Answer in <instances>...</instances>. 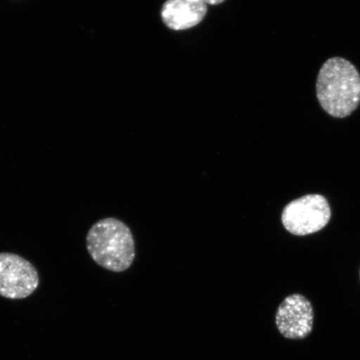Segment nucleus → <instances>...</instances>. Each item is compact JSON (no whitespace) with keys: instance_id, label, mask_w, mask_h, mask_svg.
I'll return each instance as SVG.
<instances>
[{"instance_id":"obj_4","label":"nucleus","mask_w":360,"mask_h":360,"mask_svg":"<svg viewBox=\"0 0 360 360\" xmlns=\"http://www.w3.org/2000/svg\"><path fill=\"white\" fill-rule=\"evenodd\" d=\"M39 285V273L29 260L16 254L0 253V296L25 299Z\"/></svg>"},{"instance_id":"obj_7","label":"nucleus","mask_w":360,"mask_h":360,"mask_svg":"<svg viewBox=\"0 0 360 360\" xmlns=\"http://www.w3.org/2000/svg\"><path fill=\"white\" fill-rule=\"evenodd\" d=\"M204 1L210 6H218V4L224 3L225 0H204Z\"/></svg>"},{"instance_id":"obj_3","label":"nucleus","mask_w":360,"mask_h":360,"mask_svg":"<svg viewBox=\"0 0 360 360\" xmlns=\"http://www.w3.org/2000/svg\"><path fill=\"white\" fill-rule=\"evenodd\" d=\"M331 219V208L325 196L310 193L289 202L283 209L281 221L287 231L305 236L321 231Z\"/></svg>"},{"instance_id":"obj_2","label":"nucleus","mask_w":360,"mask_h":360,"mask_svg":"<svg viewBox=\"0 0 360 360\" xmlns=\"http://www.w3.org/2000/svg\"><path fill=\"white\" fill-rule=\"evenodd\" d=\"M89 254L101 267L121 273L131 266L135 259V244L131 231L115 218L98 220L86 237Z\"/></svg>"},{"instance_id":"obj_1","label":"nucleus","mask_w":360,"mask_h":360,"mask_svg":"<svg viewBox=\"0 0 360 360\" xmlns=\"http://www.w3.org/2000/svg\"><path fill=\"white\" fill-rule=\"evenodd\" d=\"M316 94L327 114L344 119L360 103V75L355 66L340 57L328 60L319 72Z\"/></svg>"},{"instance_id":"obj_8","label":"nucleus","mask_w":360,"mask_h":360,"mask_svg":"<svg viewBox=\"0 0 360 360\" xmlns=\"http://www.w3.org/2000/svg\"><path fill=\"white\" fill-rule=\"evenodd\" d=\"M359 277H360V271H359Z\"/></svg>"},{"instance_id":"obj_5","label":"nucleus","mask_w":360,"mask_h":360,"mask_svg":"<svg viewBox=\"0 0 360 360\" xmlns=\"http://www.w3.org/2000/svg\"><path fill=\"white\" fill-rule=\"evenodd\" d=\"M314 309L310 301L302 295L286 297L278 306L276 323L278 332L289 340H304L313 330Z\"/></svg>"},{"instance_id":"obj_6","label":"nucleus","mask_w":360,"mask_h":360,"mask_svg":"<svg viewBox=\"0 0 360 360\" xmlns=\"http://www.w3.org/2000/svg\"><path fill=\"white\" fill-rule=\"evenodd\" d=\"M207 11L208 8L204 0H166L161 18L168 28L186 30L199 25Z\"/></svg>"}]
</instances>
